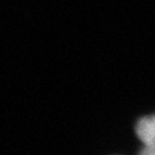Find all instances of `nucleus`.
Listing matches in <instances>:
<instances>
[{
    "mask_svg": "<svg viewBox=\"0 0 155 155\" xmlns=\"http://www.w3.org/2000/svg\"><path fill=\"white\" fill-rule=\"evenodd\" d=\"M136 134L143 143L139 155H155V114L143 117L137 123Z\"/></svg>",
    "mask_w": 155,
    "mask_h": 155,
    "instance_id": "obj_1",
    "label": "nucleus"
}]
</instances>
